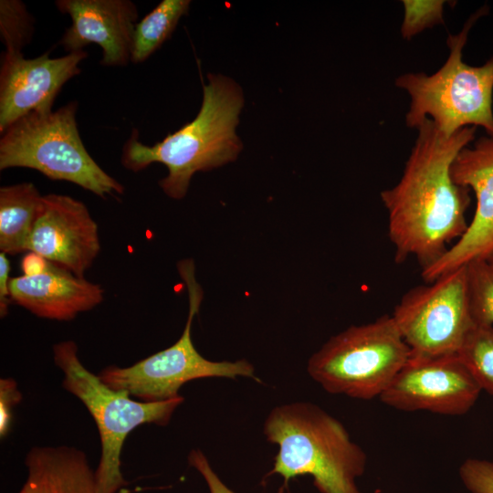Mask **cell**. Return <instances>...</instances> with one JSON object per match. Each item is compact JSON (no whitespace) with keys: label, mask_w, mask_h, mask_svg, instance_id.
Returning a JSON list of instances; mask_svg holds the SVG:
<instances>
[{"label":"cell","mask_w":493,"mask_h":493,"mask_svg":"<svg viewBox=\"0 0 493 493\" xmlns=\"http://www.w3.org/2000/svg\"><path fill=\"white\" fill-rule=\"evenodd\" d=\"M416 131L399 182L382 191L380 197L388 213L395 261L415 257L424 268L438 260L447 245L467 228L470 190L453 181L451 167L458 152L474 141L477 127L446 136L426 118Z\"/></svg>","instance_id":"cell-1"},{"label":"cell","mask_w":493,"mask_h":493,"mask_svg":"<svg viewBox=\"0 0 493 493\" xmlns=\"http://www.w3.org/2000/svg\"><path fill=\"white\" fill-rule=\"evenodd\" d=\"M244 106L243 92L233 79L209 74L196 117L153 145L139 141L134 129L122 147L121 162L137 173L153 163L164 164L168 174L159 181L165 194L185 196L192 176L236 159L242 142L236 133Z\"/></svg>","instance_id":"cell-2"},{"label":"cell","mask_w":493,"mask_h":493,"mask_svg":"<svg viewBox=\"0 0 493 493\" xmlns=\"http://www.w3.org/2000/svg\"><path fill=\"white\" fill-rule=\"evenodd\" d=\"M267 441L278 446L272 469L284 484L310 476L320 493H362L356 484L367 456L344 425L319 405L297 401L274 407L264 422Z\"/></svg>","instance_id":"cell-3"},{"label":"cell","mask_w":493,"mask_h":493,"mask_svg":"<svg viewBox=\"0 0 493 493\" xmlns=\"http://www.w3.org/2000/svg\"><path fill=\"white\" fill-rule=\"evenodd\" d=\"M487 13L483 6L459 33L448 35L449 56L435 73H406L396 78L395 86L411 98L405 115L408 128L416 130L427 118L446 136L465 127L479 126L493 137V57L481 66L467 65L462 58L471 27Z\"/></svg>","instance_id":"cell-4"},{"label":"cell","mask_w":493,"mask_h":493,"mask_svg":"<svg viewBox=\"0 0 493 493\" xmlns=\"http://www.w3.org/2000/svg\"><path fill=\"white\" fill-rule=\"evenodd\" d=\"M78 102L57 110L31 112L1 133L0 170L24 167L54 181L73 183L94 194H122L124 186L86 150L78 129Z\"/></svg>","instance_id":"cell-5"},{"label":"cell","mask_w":493,"mask_h":493,"mask_svg":"<svg viewBox=\"0 0 493 493\" xmlns=\"http://www.w3.org/2000/svg\"><path fill=\"white\" fill-rule=\"evenodd\" d=\"M55 364L63 372L62 386L78 397L93 417L100 434L101 455L95 470L99 493H116L126 485L121 471L124 441L136 427L166 425L184 397L161 402L136 401L125 391L105 384L80 362L73 341L54 345Z\"/></svg>","instance_id":"cell-6"},{"label":"cell","mask_w":493,"mask_h":493,"mask_svg":"<svg viewBox=\"0 0 493 493\" xmlns=\"http://www.w3.org/2000/svg\"><path fill=\"white\" fill-rule=\"evenodd\" d=\"M411 355L392 315L351 326L313 353L309 375L326 392L360 400L380 397Z\"/></svg>","instance_id":"cell-7"},{"label":"cell","mask_w":493,"mask_h":493,"mask_svg":"<svg viewBox=\"0 0 493 493\" xmlns=\"http://www.w3.org/2000/svg\"><path fill=\"white\" fill-rule=\"evenodd\" d=\"M178 271L187 288L188 318L181 337L172 346L158 351L131 366L110 365L100 372V380L110 388L125 391L142 402H161L179 397L180 388L186 383L209 377L236 379L239 376L260 380L255 368L246 360L213 362L195 349L191 328L203 300V289L195 278L194 263L184 259L178 263Z\"/></svg>","instance_id":"cell-8"},{"label":"cell","mask_w":493,"mask_h":493,"mask_svg":"<svg viewBox=\"0 0 493 493\" xmlns=\"http://www.w3.org/2000/svg\"><path fill=\"white\" fill-rule=\"evenodd\" d=\"M411 354H456L475 327L467 266L409 289L392 315Z\"/></svg>","instance_id":"cell-9"},{"label":"cell","mask_w":493,"mask_h":493,"mask_svg":"<svg viewBox=\"0 0 493 493\" xmlns=\"http://www.w3.org/2000/svg\"><path fill=\"white\" fill-rule=\"evenodd\" d=\"M481 388L456 354H411L380 400L394 409L462 415L476 404Z\"/></svg>","instance_id":"cell-10"},{"label":"cell","mask_w":493,"mask_h":493,"mask_svg":"<svg viewBox=\"0 0 493 493\" xmlns=\"http://www.w3.org/2000/svg\"><path fill=\"white\" fill-rule=\"evenodd\" d=\"M451 176L474 192L476 210L465 234L438 260L422 268L426 283L473 260L486 259L493 251V137H480L463 148L452 164Z\"/></svg>","instance_id":"cell-11"},{"label":"cell","mask_w":493,"mask_h":493,"mask_svg":"<svg viewBox=\"0 0 493 493\" xmlns=\"http://www.w3.org/2000/svg\"><path fill=\"white\" fill-rule=\"evenodd\" d=\"M27 251L84 278L100 251L98 225L81 201L66 194L42 195Z\"/></svg>","instance_id":"cell-12"},{"label":"cell","mask_w":493,"mask_h":493,"mask_svg":"<svg viewBox=\"0 0 493 493\" xmlns=\"http://www.w3.org/2000/svg\"><path fill=\"white\" fill-rule=\"evenodd\" d=\"M88 52L80 50L52 58L44 53L26 58L4 52L0 67V132L31 112L52 110L64 84L78 76Z\"/></svg>","instance_id":"cell-13"},{"label":"cell","mask_w":493,"mask_h":493,"mask_svg":"<svg viewBox=\"0 0 493 493\" xmlns=\"http://www.w3.org/2000/svg\"><path fill=\"white\" fill-rule=\"evenodd\" d=\"M59 12L71 18L59 43L68 53L94 43L102 48L100 64L126 66L131 62L134 27L139 14L130 0H57Z\"/></svg>","instance_id":"cell-14"},{"label":"cell","mask_w":493,"mask_h":493,"mask_svg":"<svg viewBox=\"0 0 493 493\" xmlns=\"http://www.w3.org/2000/svg\"><path fill=\"white\" fill-rule=\"evenodd\" d=\"M12 302L37 317L71 320L79 313L98 306L103 288L50 262L49 267L36 276H20L9 280Z\"/></svg>","instance_id":"cell-15"},{"label":"cell","mask_w":493,"mask_h":493,"mask_svg":"<svg viewBox=\"0 0 493 493\" xmlns=\"http://www.w3.org/2000/svg\"><path fill=\"white\" fill-rule=\"evenodd\" d=\"M25 463L28 475L18 493H99L95 471L75 447H33Z\"/></svg>","instance_id":"cell-16"},{"label":"cell","mask_w":493,"mask_h":493,"mask_svg":"<svg viewBox=\"0 0 493 493\" xmlns=\"http://www.w3.org/2000/svg\"><path fill=\"white\" fill-rule=\"evenodd\" d=\"M42 195L32 183L0 188V250L16 255L27 246Z\"/></svg>","instance_id":"cell-17"},{"label":"cell","mask_w":493,"mask_h":493,"mask_svg":"<svg viewBox=\"0 0 493 493\" xmlns=\"http://www.w3.org/2000/svg\"><path fill=\"white\" fill-rule=\"evenodd\" d=\"M190 0H163L136 23L131 62L139 64L150 58L172 36L180 18L189 10Z\"/></svg>","instance_id":"cell-18"},{"label":"cell","mask_w":493,"mask_h":493,"mask_svg":"<svg viewBox=\"0 0 493 493\" xmlns=\"http://www.w3.org/2000/svg\"><path fill=\"white\" fill-rule=\"evenodd\" d=\"M457 355L481 390L493 395V326L475 325Z\"/></svg>","instance_id":"cell-19"},{"label":"cell","mask_w":493,"mask_h":493,"mask_svg":"<svg viewBox=\"0 0 493 493\" xmlns=\"http://www.w3.org/2000/svg\"><path fill=\"white\" fill-rule=\"evenodd\" d=\"M466 266L474 322L493 326V267L486 259L473 260Z\"/></svg>","instance_id":"cell-20"},{"label":"cell","mask_w":493,"mask_h":493,"mask_svg":"<svg viewBox=\"0 0 493 493\" xmlns=\"http://www.w3.org/2000/svg\"><path fill=\"white\" fill-rule=\"evenodd\" d=\"M34 18L20 0L0 1V36L5 51L22 53L32 39Z\"/></svg>","instance_id":"cell-21"},{"label":"cell","mask_w":493,"mask_h":493,"mask_svg":"<svg viewBox=\"0 0 493 493\" xmlns=\"http://www.w3.org/2000/svg\"><path fill=\"white\" fill-rule=\"evenodd\" d=\"M404 16L401 36L410 40L422 31L444 24V0H403Z\"/></svg>","instance_id":"cell-22"},{"label":"cell","mask_w":493,"mask_h":493,"mask_svg":"<svg viewBox=\"0 0 493 493\" xmlns=\"http://www.w3.org/2000/svg\"><path fill=\"white\" fill-rule=\"evenodd\" d=\"M459 477L471 493H493V461L467 458L459 467Z\"/></svg>","instance_id":"cell-23"},{"label":"cell","mask_w":493,"mask_h":493,"mask_svg":"<svg viewBox=\"0 0 493 493\" xmlns=\"http://www.w3.org/2000/svg\"><path fill=\"white\" fill-rule=\"evenodd\" d=\"M21 400L16 381L11 378L0 380V434L5 436L12 421V409Z\"/></svg>","instance_id":"cell-24"},{"label":"cell","mask_w":493,"mask_h":493,"mask_svg":"<svg viewBox=\"0 0 493 493\" xmlns=\"http://www.w3.org/2000/svg\"><path fill=\"white\" fill-rule=\"evenodd\" d=\"M188 463L204 477L210 493H235L220 479L200 449L189 453Z\"/></svg>","instance_id":"cell-25"},{"label":"cell","mask_w":493,"mask_h":493,"mask_svg":"<svg viewBox=\"0 0 493 493\" xmlns=\"http://www.w3.org/2000/svg\"><path fill=\"white\" fill-rule=\"evenodd\" d=\"M10 263L5 253H0V315L5 317L12 302L9 291Z\"/></svg>","instance_id":"cell-26"},{"label":"cell","mask_w":493,"mask_h":493,"mask_svg":"<svg viewBox=\"0 0 493 493\" xmlns=\"http://www.w3.org/2000/svg\"><path fill=\"white\" fill-rule=\"evenodd\" d=\"M50 262L42 256L28 251L21 261L24 276H36L44 273L49 267Z\"/></svg>","instance_id":"cell-27"},{"label":"cell","mask_w":493,"mask_h":493,"mask_svg":"<svg viewBox=\"0 0 493 493\" xmlns=\"http://www.w3.org/2000/svg\"><path fill=\"white\" fill-rule=\"evenodd\" d=\"M486 260L493 267V251L489 254Z\"/></svg>","instance_id":"cell-28"}]
</instances>
